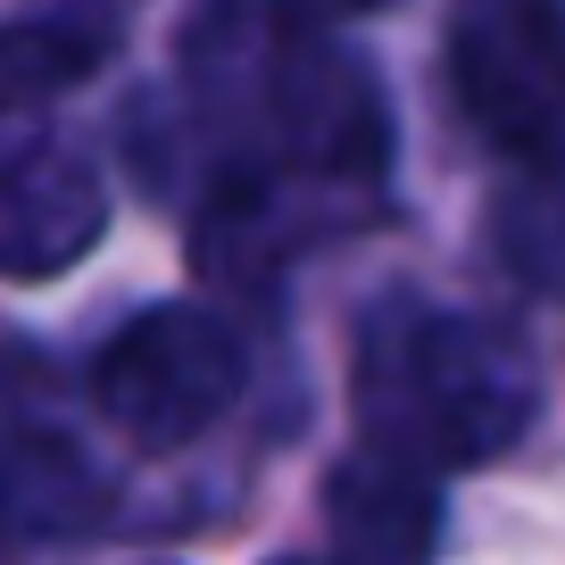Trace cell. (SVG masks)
I'll return each mask as SVG.
<instances>
[{
	"label": "cell",
	"instance_id": "cell-1",
	"mask_svg": "<svg viewBox=\"0 0 565 565\" xmlns=\"http://www.w3.org/2000/svg\"><path fill=\"white\" fill-rule=\"evenodd\" d=\"M358 407L399 466H475L515 441L532 416V374L515 341L466 317H391L366 333L358 358Z\"/></svg>",
	"mask_w": 565,
	"mask_h": 565
},
{
	"label": "cell",
	"instance_id": "cell-2",
	"mask_svg": "<svg viewBox=\"0 0 565 565\" xmlns=\"http://www.w3.org/2000/svg\"><path fill=\"white\" fill-rule=\"evenodd\" d=\"M449 84L491 150L565 175V9L557 0H466L449 34Z\"/></svg>",
	"mask_w": 565,
	"mask_h": 565
},
{
	"label": "cell",
	"instance_id": "cell-3",
	"mask_svg": "<svg viewBox=\"0 0 565 565\" xmlns=\"http://www.w3.org/2000/svg\"><path fill=\"white\" fill-rule=\"evenodd\" d=\"M233 391H242V350L209 308H150L92 366V399L141 449L192 441L200 424H216L233 407Z\"/></svg>",
	"mask_w": 565,
	"mask_h": 565
},
{
	"label": "cell",
	"instance_id": "cell-4",
	"mask_svg": "<svg viewBox=\"0 0 565 565\" xmlns=\"http://www.w3.org/2000/svg\"><path fill=\"white\" fill-rule=\"evenodd\" d=\"M100 216V175L75 150H58V141L0 150V266L9 275H51V266L84 258Z\"/></svg>",
	"mask_w": 565,
	"mask_h": 565
},
{
	"label": "cell",
	"instance_id": "cell-5",
	"mask_svg": "<svg viewBox=\"0 0 565 565\" xmlns=\"http://www.w3.org/2000/svg\"><path fill=\"white\" fill-rule=\"evenodd\" d=\"M333 541L341 548H374V557H391V548H424L433 541V499H424L416 466L383 458V466H350V475H333Z\"/></svg>",
	"mask_w": 565,
	"mask_h": 565
},
{
	"label": "cell",
	"instance_id": "cell-6",
	"mask_svg": "<svg viewBox=\"0 0 565 565\" xmlns=\"http://www.w3.org/2000/svg\"><path fill=\"white\" fill-rule=\"evenodd\" d=\"M491 249L515 282L565 291V175L557 167H532L524 192H508L491 209Z\"/></svg>",
	"mask_w": 565,
	"mask_h": 565
},
{
	"label": "cell",
	"instance_id": "cell-7",
	"mask_svg": "<svg viewBox=\"0 0 565 565\" xmlns=\"http://www.w3.org/2000/svg\"><path fill=\"white\" fill-rule=\"evenodd\" d=\"M100 51L108 42L92 34H75V25H18V34H0V92L9 100H34V92H58V84H75V75H92L100 67Z\"/></svg>",
	"mask_w": 565,
	"mask_h": 565
},
{
	"label": "cell",
	"instance_id": "cell-8",
	"mask_svg": "<svg viewBox=\"0 0 565 565\" xmlns=\"http://www.w3.org/2000/svg\"><path fill=\"white\" fill-rule=\"evenodd\" d=\"M333 9H374V0H333Z\"/></svg>",
	"mask_w": 565,
	"mask_h": 565
}]
</instances>
